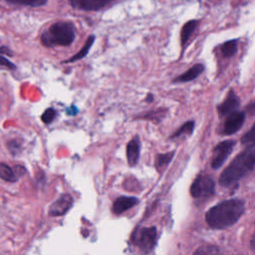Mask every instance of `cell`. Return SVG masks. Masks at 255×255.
<instances>
[{"instance_id": "1", "label": "cell", "mask_w": 255, "mask_h": 255, "mask_svg": "<svg viewBox=\"0 0 255 255\" xmlns=\"http://www.w3.org/2000/svg\"><path fill=\"white\" fill-rule=\"evenodd\" d=\"M244 212V202L240 199H228L211 207L205 215L207 224L215 229L233 225Z\"/></svg>"}, {"instance_id": "2", "label": "cell", "mask_w": 255, "mask_h": 255, "mask_svg": "<svg viewBox=\"0 0 255 255\" xmlns=\"http://www.w3.org/2000/svg\"><path fill=\"white\" fill-rule=\"evenodd\" d=\"M255 166V145H250L240 152L231 163L223 170L219 177V183L223 186H230Z\"/></svg>"}, {"instance_id": "3", "label": "cell", "mask_w": 255, "mask_h": 255, "mask_svg": "<svg viewBox=\"0 0 255 255\" xmlns=\"http://www.w3.org/2000/svg\"><path fill=\"white\" fill-rule=\"evenodd\" d=\"M75 27L70 22L59 21L50 26L41 36L44 46H69L75 40Z\"/></svg>"}, {"instance_id": "4", "label": "cell", "mask_w": 255, "mask_h": 255, "mask_svg": "<svg viewBox=\"0 0 255 255\" xmlns=\"http://www.w3.org/2000/svg\"><path fill=\"white\" fill-rule=\"evenodd\" d=\"M190 193L195 198L209 197L214 193V181L206 174H198L190 187Z\"/></svg>"}, {"instance_id": "5", "label": "cell", "mask_w": 255, "mask_h": 255, "mask_svg": "<svg viewBox=\"0 0 255 255\" xmlns=\"http://www.w3.org/2000/svg\"><path fill=\"white\" fill-rule=\"evenodd\" d=\"M234 140H224L219 142L213 150L212 158H211V167L213 169L219 168L223 162L226 160V158L229 156V154L232 152L234 146H235Z\"/></svg>"}, {"instance_id": "6", "label": "cell", "mask_w": 255, "mask_h": 255, "mask_svg": "<svg viewBox=\"0 0 255 255\" xmlns=\"http://www.w3.org/2000/svg\"><path fill=\"white\" fill-rule=\"evenodd\" d=\"M156 242V229L154 227L141 228L136 237V243L141 251L150 252Z\"/></svg>"}, {"instance_id": "7", "label": "cell", "mask_w": 255, "mask_h": 255, "mask_svg": "<svg viewBox=\"0 0 255 255\" xmlns=\"http://www.w3.org/2000/svg\"><path fill=\"white\" fill-rule=\"evenodd\" d=\"M239 106H240L239 98L236 96L233 90H230L228 92L227 97L225 98V101L222 102L217 107V112L220 117H226L235 113Z\"/></svg>"}, {"instance_id": "8", "label": "cell", "mask_w": 255, "mask_h": 255, "mask_svg": "<svg viewBox=\"0 0 255 255\" xmlns=\"http://www.w3.org/2000/svg\"><path fill=\"white\" fill-rule=\"evenodd\" d=\"M245 117V112H235L229 115L223 126V133L227 135L235 133L243 126Z\"/></svg>"}, {"instance_id": "9", "label": "cell", "mask_w": 255, "mask_h": 255, "mask_svg": "<svg viewBox=\"0 0 255 255\" xmlns=\"http://www.w3.org/2000/svg\"><path fill=\"white\" fill-rule=\"evenodd\" d=\"M73 204V198L69 194L61 195L49 208V214L52 216H61L65 214Z\"/></svg>"}, {"instance_id": "10", "label": "cell", "mask_w": 255, "mask_h": 255, "mask_svg": "<svg viewBox=\"0 0 255 255\" xmlns=\"http://www.w3.org/2000/svg\"><path fill=\"white\" fill-rule=\"evenodd\" d=\"M72 7L84 11H98L106 7L111 0H69Z\"/></svg>"}, {"instance_id": "11", "label": "cell", "mask_w": 255, "mask_h": 255, "mask_svg": "<svg viewBox=\"0 0 255 255\" xmlns=\"http://www.w3.org/2000/svg\"><path fill=\"white\" fill-rule=\"evenodd\" d=\"M138 202V199L131 196H121L114 202L113 211L116 214H121L132 206H134Z\"/></svg>"}, {"instance_id": "12", "label": "cell", "mask_w": 255, "mask_h": 255, "mask_svg": "<svg viewBox=\"0 0 255 255\" xmlns=\"http://www.w3.org/2000/svg\"><path fill=\"white\" fill-rule=\"evenodd\" d=\"M139 157V139L137 136L130 139L127 145V158L129 165H135Z\"/></svg>"}, {"instance_id": "13", "label": "cell", "mask_w": 255, "mask_h": 255, "mask_svg": "<svg viewBox=\"0 0 255 255\" xmlns=\"http://www.w3.org/2000/svg\"><path fill=\"white\" fill-rule=\"evenodd\" d=\"M204 71V66L202 64H196L188 69L185 73L179 75L177 78L173 80L174 83H186L196 79L199 75H201Z\"/></svg>"}, {"instance_id": "14", "label": "cell", "mask_w": 255, "mask_h": 255, "mask_svg": "<svg viewBox=\"0 0 255 255\" xmlns=\"http://www.w3.org/2000/svg\"><path fill=\"white\" fill-rule=\"evenodd\" d=\"M198 24H199L198 20H189L182 26V29L180 32V42H181L182 48L185 47L187 41L189 40L192 33L195 31Z\"/></svg>"}, {"instance_id": "15", "label": "cell", "mask_w": 255, "mask_h": 255, "mask_svg": "<svg viewBox=\"0 0 255 255\" xmlns=\"http://www.w3.org/2000/svg\"><path fill=\"white\" fill-rule=\"evenodd\" d=\"M94 42H95V36H94V35H90L89 38L87 39L86 43L84 44V46L80 49V51H79L77 54H75L73 57H71L69 60L65 61L64 63H73V62L79 61V60L83 59L84 57H86L87 54H88V52H89V50H90L91 47L93 46Z\"/></svg>"}, {"instance_id": "16", "label": "cell", "mask_w": 255, "mask_h": 255, "mask_svg": "<svg viewBox=\"0 0 255 255\" xmlns=\"http://www.w3.org/2000/svg\"><path fill=\"white\" fill-rule=\"evenodd\" d=\"M0 177L8 182H14L17 179L14 169H12L6 163H0Z\"/></svg>"}, {"instance_id": "17", "label": "cell", "mask_w": 255, "mask_h": 255, "mask_svg": "<svg viewBox=\"0 0 255 255\" xmlns=\"http://www.w3.org/2000/svg\"><path fill=\"white\" fill-rule=\"evenodd\" d=\"M237 52V40H229L221 46V54L224 58H230Z\"/></svg>"}, {"instance_id": "18", "label": "cell", "mask_w": 255, "mask_h": 255, "mask_svg": "<svg viewBox=\"0 0 255 255\" xmlns=\"http://www.w3.org/2000/svg\"><path fill=\"white\" fill-rule=\"evenodd\" d=\"M166 110L165 109H158L156 111H152V112H148V113H145L144 115L138 117L139 119H143V120H149V121H152V122H160L164 117H165V114H166Z\"/></svg>"}, {"instance_id": "19", "label": "cell", "mask_w": 255, "mask_h": 255, "mask_svg": "<svg viewBox=\"0 0 255 255\" xmlns=\"http://www.w3.org/2000/svg\"><path fill=\"white\" fill-rule=\"evenodd\" d=\"M174 154V151H170V152H166V153H160L156 156L155 158V166L156 168L159 170L161 168H164L172 159Z\"/></svg>"}, {"instance_id": "20", "label": "cell", "mask_w": 255, "mask_h": 255, "mask_svg": "<svg viewBox=\"0 0 255 255\" xmlns=\"http://www.w3.org/2000/svg\"><path fill=\"white\" fill-rule=\"evenodd\" d=\"M194 129V122L193 121H188L186 123H184L170 137L173 138V137H178L182 134H191L192 131Z\"/></svg>"}, {"instance_id": "21", "label": "cell", "mask_w": 255, "mask_h": 255, "mask_svg": "<svg viewBox=\"0 0 255 255\" xmlns=\"http://www.w3.org/2000/svg\"><path fill=\"white\" fill-rule=\"evenodd\" d=\"M241 142L244 145H255V123L252 128L241 137Z\"/></svg>"}, {"instance_id": "22", "label": "cell", "mask_w": 255, "mask_h": 255, "mask_svg": "<svg viewBox=\"0 0 255 255\" xmlns=\"http://www.w3.org/2000/svg\"><path fill=\"white\" fill-rule=\"evenodd\" d=\"M6 1L9 3H12V4H20V5L38 7V6L45 5L48 0H6Z\"/></svg>"}, {"instance_id": "23", "label": "cell", "mask_w": 255, "mask_h": 255, "mask_svg": "<svg viewBox=\"0 0 255 255\" xmlns=\"http://www.w3.org/2000/svg\"><path fill=\"white\" fill-rule=\"evenodd\" d=\"M193 255H219V250L215 246H202L199 247Z\"/></svg>"}, {"instance_id": "24", "label": "cell", "mask_w": 255, "mask_h": 255, "mask_svg": "<svg viewBox=\"0 0 255 255\" xmlns=\"http://www.w3.org/2000/svg\"><path fill=\"white\" fill-rule=\"evenodd\" d=\"M57 116V112L54 108H48L44 111V113L42 114V117H41V120L44 124L46 125H49L50 123H52L55 118Z\"/></svg>"}, {"instance_id": "25", "label": "cell", "mask_w": 255, "mask_h": 255, "mask_svg": "<svg viewBox=\"0 0 255 255\" xmlns=\"http://www.w3.org/2000/svg\"><path fill=\"white\" fill-rule=\"evenodd\" d=\"M0 67H4V68L10 69V70H15L16 69V66L11 61H9L7 58H5L2 55H0Z\"/></svg>"}, {"instance_id": "26", "label": "cell", "mask_w": 255, "mask_h": 255, "mask_svg": "<svg viewBox=\"0 0 255 255\" xmlns=\"http://www.w3.org/2000/svg\"><path fill=\"white\" fill-rule=\"evenodd\" d=\"M8 147L10 149V151L12 153H16L20 150V143L17 142L16 140H11L9 143H8Z\"/></svg>"}, {"instance_id": "27", "label": "cell", "mask_w": 255, "mask_h": 255, "mask_svg": "<svg viewBox=\"0 0 255 255\" xmlns=\"http://www.w3.org/2000/svg\"><path fill=\"white\" fill-rule=\"evenodd\" d=\"M246 111L250 114V115H254L255 114V101L250 103L247 107H246Z\"/></svg>"}, {"instance_id": "28", "label": "cell", "mask_w": 255, "mask_h": 255, "mask_svg": "<svg viewBox=\"0 0 255 255\" xmlns=\"http://www.w3.org/2000/svg\"><path fill=\"white\" fill-rule=\"evenodd\" d=\"M66 113H67L69 116H75V115L78 113V109H77V107L72 106V107H70V108L67 109Z\"/></svg>"}, {"instance_id": "29", "label": "cell", "mask_w": 255, "mask_h": 255, "mask_svg": "<svg viewBox=\"0 0 255 255\" xmlns=\"http://www.w3.org/2000/svg\"><path fill=\"white\" fill-rule=\"evenodd\" d=\"M250 245H251V248L255 251V229H254V232H253L251 240H250Z\"/></svg>"}, {"instance_id": "30", "label": "cell", "mask_w": 255, "mask_h": 255, "mask_svg": "<svg viewBox=\"0 0 255 255\" xmlns=\"http://www.w3.org/2000/svg\"><path fill=\"white\" fill-rule=\"evenodd\" d=\"M152 100H153V96H152L151 94H148L147 97H146V99H145V101L148 102V103H150V102H152Z\"/></svg>"}]
</instances>
